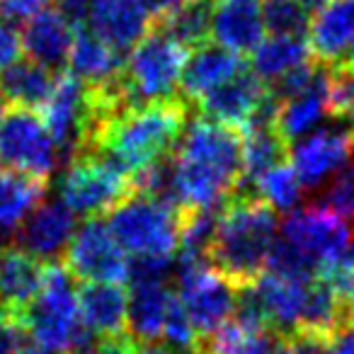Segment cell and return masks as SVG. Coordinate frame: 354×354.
I'll use <instances>...</instances> for the list:
<instances>
[{"instance_id":"7402d4cb","label":"cell","mask_w":354,"mask_h":354,"mask_svg":"<svg viewBox=\"0 0 354 354\" xmlns=\"http://www.w3.org/2000/svg\"><path fill=\"white\" fill-rule=\"evenodd\" d=\"M250 289L255 291L270 328L279 330L281 335L296 333L301 313H304L308 281H296L272 274V272H262L250 284Z\"/></svg>"},{"instance_id":"f35d334b","label":"cell","mask_w":354,"mask_h":354,"mask_svg":"<svg viewBox=\"0 0 354 354\" xmlns=\"http://www.w3.org/2000/svg\"><path fill=\"white\" fill-rule=\"evenodd\" d=\"M328 352V339L315 337L308 333H291L286 335L281 354H325Z\"/></svg>"},{"instance_id":"7c38bea8","label":"cell","mask_w":354,"mask_h":354,"mask_svg":"<svg viewBox=\"0 0 354 354\" xmlns=\"http://www.w3.org/2000/svg\"><path fill=\"white\" fill-rule=\"evenodd\" d=\"M270 100V88L257 78L255 71L243 66L236 75H231L226 83L214 88L212 93H207L194 104H197L199 114H204V117L216 119V122L226 124V127L243 131L248 124L260 117V112L267 107Z\"/></svg>"},{"instance_id":"f546056e","label":"cell","mask_w":354,"mask_h":354,"mask_svg":"<svg viewBox=\"0 0 354 354\" xmlns=\"http://www.w3.org/2000/svg\"><path fill=\"white\" fill-rule=\"evenodd\" d=\"M313 61L310 44L304 37H289V35H272L255 49L252 56V71L265 85H272L286 75L289 71L299 68L304 64Z\"/></svg>"},{"instance_id":"8fae6325","label":"cell","mask_w":354,"mask_h":354,"mask_svg":"<svg viewBox=\"0 0 354 354\" xmlns=\"http://www.w3.org/2000/svg\"><path fill=\"white\" fill-rule=\"evenodd\" d=\"M64 265L80 281H124L129 279V260L124 248L114 238L109 223L100 216L85 218L75 228L64 252Z\"/></svg>"},{"instance_id":"d590c367","label":"cell","mask_w":354,"mask_h":354,"mask_svg":"<svg viewBox=\"0 0 354 354\" xmlns=\"http://www.w3.org/2000/svg\"><path fill=\"white\" fill-rule=\"evenodd\" d=\"M328 114L335 119L354 122V73L342 64L330 66Z\"/></svg>"},{"instance_id":"ee69618b","label":"cell","mask_w":354,"mask_h":354,"mask_svg":"<svg viewBox=\"0 0 354 354\" xmlns=\"http://www.w3.org/2000/svg\"><path fill=\"white\" fill-rule=\"evenodd\" d=\"M183 3L185 0H143L146 10L151 12V17H156L158 22L165 20V17L170 15L177 6H183Z\"/></svg>"},{"instance_id":"f5cc1de1","label":"cell","mask_w":354,"mask_h":354,"mask_svg":"<svg viewBox=\"0 0 354 354\" xmlns=\"http://www.w3.org/2000/svg\"><path fill=\"white\" fill-rule=\"evenodd\" d=\"M88 354H102V352H97V349H95V352H88Z\"/></svg>"},{"instance_id":"cb8c5ba5","label":"cell","mask_w":354,"mask_h":354,"mask_svg":"<svg viewBox=\"0 0 354 354\" xmlns=\"http://www.w3.org/2000/svg\"><path fill=\"white\" fill-rule=\"evenodd\" d=\"M68 71L88 88H107L122 78L124 61L122 54L100 39L95 32L78 30L68 56Z\"/></svg>"},{"instance_id":"e0dca14e","label":"cell","mask_w":354,"mask_h":354,"mask_svg":"<svg viewBox=\"0 0 354 354\" xmlns=\"http://www.w3.org/2000/svg\"><path fill=\"white\" fill-rule=\"evenodd\" d=\"M78 310L83 325L97 339L129 335V294L117 281H83Z\"/></svg>"},{"instance_id":"ffe728a7","label":"cell","mask_w":354,"mask_h":354,"mask_svg":"<svg viewBox=\"0 0 354 354\" xmlns=\"http://www.w3.org/2000/svg\"><path fill=\"white\" fill-rule=\"evenodd\" d=\"M313 59L323 66H337L354 46V0H330L318 8L308 27Z\"/></svg>"},{"instance_id":"5b68a950","label":"cell","mask_w":354,"mask_h":354,"mask_svg":"<svg viewBox=\"0 0 354 354\" xmlns=\"http://www.w3.org/2000/svg\"><path fill=\"white\" fill-rule=\"evenodd\" d=\"M73 279L75 277L59 260L46 262L39 294L35 296V301L27 306L20 318L22 328L39 347L73 352L75 342L83 333L78 291H75Z\"/></svg>"},{"instance_id":"f907efd6","label":"cell","mask_w":354,"mask_h":354,"mask_svg":"<svg viewBox=\"0 0 354 354\" xmlns=\"http://www.w3.org/2000/svg\"><path fill=\"white\" fill-rule=\"evenodd\" d=\"M6 104H8V100H6V95H3V88H0V117L6 112Z\"/></svg>"},{"instance_id":"f1b7e54d","label":"cell","mask_w":354,"mask_h":354,"mask_svg":"<svg viewBox=\"0 0 354 354\" xmlns=\"http://www.w3.org/2000/svg\"><path fill=\"white\" fill-rule=\"evenodd\" d=\"M344 325H347V320H344V304L337 286L328 277L310 279L304 301V313H301L296 333H308L315 335V337L330 339Z\"/></svg>"},{"instance_id":"3957f363","label":"cell","mask_w":354,"mask_h":354,"mask_svg":"<svg viewBox=\"0 0 354 354\" xmlns=\"http://www.w3.org/2000/svg\"><path fill=\"white\" fill-rule=\"evenodd\" d=\"M274 243L277 212L255 189L243 187L218 212L209 262L236 286H248L267 270Z\"/></svg>"},{"instance_id":"4fadbf2b","label":"cell","mask_w":354,"mask_h":354,"mask_svg":"<svg viewBox=\"0 0 354 354\" xmlns=\"http://www.w3.org/2000/svg\"><path fill=\"white\" fill-rule=\"evenodd\" d=\"M291 156V167L306 189H318L354 156L352 133L344 127H320L299 138Z\"/></svg>"},{"instance_id":"484cf974","label":"cell","mask_w":354,"mask_h":354,"mask_svg":"<svg viewBox=\"0 0 354 354\" xmlns=\"http://www.w3.org/2000/svg\"><path fill=\"white\" fill-rule=\"evenodd\" d=\"M175 291L162 281H133L129 291V335L138 342L162 337V325Z\"/></svg>"},{"instance_id":"1f68e13d","label":"cell","mask_w":354,"mask_h":354,"mask_svg":"<svg viewBox=\"0 0 354 354\" xmlns=\"http://www.w3.org/2000/svg\"><path fill=\"white\" fill-rule=\"evenodd\" d=\"M257 194L270 204L274 212H281V214H291L296 212V207L301 204L304 199V185H301L299 175L296 170L291 167V162H281V165L272 167L267 170L265 175L252 185Z\"/></svg>"},{"instance_id":"ac0fdd59","label":"cell","mask_w":354,"mask_h":354,"mask_svg":"<svg viewBox=\"0 0 354 354\" xmlns=\"http://www.w3.org/2000/svg\"><path fill=\"white\" fill-rule=\"evenodd\" d=\"M262 0H214L212 37L233 54H250L265 41Z\"/></svg>"},{"instance_id":"9a60e30c","label":"cell","mask_w":354,"mask_h":354,"mask_svg":"<svg viewBox=\"0 0 354 354\" xmlns=\"http://www.w3.org/2000/svg\"><path fill=\"white\" fill-rule=\"evenodd\" d=\"M73 233L75 214L61 199H54V202H41L22 221L15 233V243L41 262H56L64 257Z\"/></svg>"},{"instance_id":"83f0119b","label":"cell","mask_w":354,"mask_h":354,"mask_svg":"<svg viewBox=\"0 0 354 354\" xmlns=\"http://www.w3.org/2000/svg\"><path fill=\"white\" fill-rule=\"evenodd\" d=\"M56 80H59V75H54V71L27 59L8 66L0 73V88H3V95L12 107L39 112L49 102L51 93L56 88Z\"/></svg>"},{"instance_id":"d4e9b609","label":"cell","mask_w":354,"mask_h":354,"mask_svg":"<svg viewBox=\"0 0 354 354\" xmlns=\"http://www.w3.org/2000/svg\"><path fill=\"white\" fill-rule=\"evenodd\" d=\"M328 83H330V66L310 88H306L304 93L279 102L274 124L289 143L308 136L328 117Z\"/></svg>"},{"instance_id":"52a82bcc","label":"cell","mask_w":354,"mask_h":354,"mask_svg":"<svg viewBox=\"0 0 354 354\" xmlns=\"http://www.w3.org/2000/svg\"><path fill=\"white\" fill-rule=\"evenodd\" d=\"M107 216L124 252L133 257H175L180 248V214L175 209L133 192Z\"/></svg>"},{"instance_id":"b9f144b4","label":"cell","mask_w":354,"mask_h":354,"mask_svg":"<svg viewBox=\"0 0 354 354\" xmlns=\"http://www.w3.org/2000/svg\"><path fill=\"white\" fill-rule=\"evenodd\" d=\"M333 284L337 286L339 296H342L344 320H347V325H352V328H354V272H352V274L344 277V279L333 281Z\"/></svg>"},{"instance_id":"9c48e42d","label":"cell","mask_w":354,"mask_h":354,"mask_svg":"<svg viewBox=\"0 0 354 354\" xmlns=\"http://www.w3.org/2000/svg\"><path fill=\"white\" fill-rule=\"evenodd\" d=\"M281 238L313 260L320 277H328L347 252L352 231L342 216L320 204H310L289 214L281 226Z\"/></svg>"},{"instance_id":"ab89813d","label":"cell","mask_w":354,"mask_h":354,"mask_svg":"<svg viewBox=\"0 0 354 354\" xmlns=\"http://www.w3.org/2000/svg\"><path fill=\"white\" fill-rule=\"evenodd\" d=\"M27 330L15 320L0 318V354H20L27 347Z\"/></svg>"},{"instance_id":"30bf717a","label":"cell","mask_w":354,"mask_h":354,"mask_svg":"<svg viewBox=\"0 0 354 354\" xmlns=\"http://www.w3.org/2000/svg\"><path fill=\"white\" fill-rule=\"evenodd\" d=\"M177 299L183 301L185 310L194 323L199 342L216 333L226 320L236 313L238 289L228 277H223L212 265L192 267V270L177 272Z\"/></svg>"},{"instance_id":"2e32d148","label":"cell","mask_w":354,"mask_h":354,"mask_svg":"<svg viewBox=\"0 0 354 354\" xmlns=\"http://www.w3.org/2000/svg\"><path fill=\"white\" fill-rule=\"evenodd\" d=\"M85 22L119 54L133 49L151 32V12L143 0H90Z\"/></svg>"},{"instance_id":"277c9868","label":"cell","mask_w":354,"mask_h":354,"mask_svg":"<svg viewBox=\"0 0 354 354\" xmlns=\"http://www.w3.org/2000/svg\"><path fill=\"white\" fill-rule=\"evenodd\" d=\"M187 46L167 35L162 27L151 30L136 46L122 71L124 107H143L153 102L183 97L180 78L187 64Z\"/></svg>"},{"instance_id":"5bb4252c","label":"cell","mask_w":354,"mask_h":354,"mask_svg":"<svg viewBox=\"0 0 354 354\" xmlns=\"http://www.w3.org/2000/svg\"><path fill=\"white\" fill-rule=\"evenodd\" d=\"M44 270L46 262L17 243H0V318L20 323L27 306L39 294Z\"/></svg>"},{"instance_id":"7a4b0ae2","label":"cell","mask_w":354,"mask_h":354,"mask_svg":"<svg viewBox=\"0 0 354 354\" xmlns=\"http://www.w3.org/2000/svg\"><path fill=\"white\" fill-rule=\"evenodd\" d=\"M187 122L189 102L183 97L122 109L97 129L88 153H97L136 177L175 151Z\"/></svg>"},{"instance_id":"4316f807","label":"cell","mask_w":354,"mask_h":354,"mask_svg":"<svg viewBox=\"0 0 354 354\" xmlns=\"http://www.w3.org/2000/svg\"><path fill=\"white\" fill-rule=\"evenodd\" d=\"M243 177L245 187L252 189V185L265 175L267 170L281 165L289 160L291 143L281 136L274 122H255L243 129Z\"/></svg>"},{"instance_id":"836d02e7","label":"cell","mask_w":354,"mask_h":354,"mask_svg":"<svg viewBox=\"0 0 354 354\" xmlns=\"http://www.w3.org/2000/svg\"><path fill=\"white\" fill-rule=\"evenodd\" d=\"M318 204L342 216L344 221H354V158L330 177Z\"/></svg>"},{"instance_id":"c3c4849f","label":"cell","mask_w":354,"mask_h":354,"mask_svg":"<svg viewBox=\"0 0 354 354\" xmlns=\"http://www.w3.org/2000/svg\"><path fill=\"white\" fill-rule=\"evenodd\" d=\"M180 354H209V349L204 347L202 342L197 344V347H192V349H187V352H180Z\"/></svg>"},{"instance_id":"bcb514c9","label":"cell","mask_w":354,"mask_h":354,"mask_svg":"<svg viewBox=\"0 0 354 354\" xmlns=\"http://www.w3.org/2000/svg\"><path fill=\"white\" fill-rule=\"evenodd\" d=\"M20 354H66V352H59V349H46V347H39V344H35V347H25Z\"/></svg>"},{"instance_id":"4dcf8cb0","label":"cell","mask_w":354,"mask_h":354,"mask_svg":"<svg viewBox=\"0 0 354 354\" xmlns=\"http://www.w3.org/2000/svg\"><path fill=\"white\" fill-rule=\"evenodd\" d=\"M212 17L214 0H185L165 20L158 22V27H162L187 49H197L207 44V39L212 37Z\"/></svg>"},{"instance_id":"8992f818","label":"cell","mask_w":354,"mask_h":354,"mask_svg":"<svg viewBox=\"0 0 354 354\" xmlns=\"http://www.w3.org/2000/svg\"><path fill=\"white\" fill-rule=\"evenodd\" d=\"M59 199L75 216H102L136 192L133 175L97 153H83L66 162L59 177Z\"/></svg>"},{"instance_id":"44dd1931","label":"cell","mask_w":354,"mask_h":354,"mask_svg":"<svg viewBox=\"0 0 354 354\" xmlns=\"http://www.w3.org/2000/svg\"><path fill=\"white\" fill-rule=\"evenodd\" d=\"M49 189V180L0 167V243H15V233Z\"/></svg>"},{"instance_id":"d6986e66","label":"cell","mask_w":354,"mask_h":354,"mask_svg":"<svg viewBox=\"0 0 354 354\" xmlns=\"http://www.w3.org/2000/svg\"><path fill=\"white\" fill-rule=\"evenodd\" d=\"M22 51L32 61L49 71H59L68 66V56L75 41V25L59 10L44 8L22 27Z\"/></svg>"},{"instance_id":"d6a6232c","label":"cell","mask_w":354,"mask_h":354,"mask_svg":"<svg viewBox=\"0 0 354 354\" xmlns=\"http://www.w3.org/2000/svg\"><path fill=\"white\" fill-rule=\"evenodd\" d=\"M262 10H265L267 32L272 35L304 37L310 27L308 10L299 0H265Z\"/></svg>"},{"instance_id":"7dc6e473","label":"cell","mask_w":354,"mask_h":354,"mask_svg":"<svg viewBox=\"0 0 354 354\" xmlns=\"http://www.w3.org/2000/svg\"><path fill=\"white\" fill-rule=\"evenodd\" d=\"M299 3L306 8V10H318V8H323L325 3H330V0H299Z\"/></svg>"},{"instance_id":"603a6c76","label":"cell","mask_w":354,"mask_h":354,"mask_svg":"<svg viewBox=\"0 0 354 354\" xmlns=\"http://www.w3.org/2000/svg\"><path fill=\"white\" fill-rule=\"evenodd\" d=\"M243 61L238 54L223 49V46L204 44L197 46L192 56H187L183 78H180V95L187 102H199L207 93L226 83L231 75L243 68Z\"/></svg>"},{"instance_id":"74e56055","label":"cell","mask_w":354,"mask_h":354,"mask_svg":"<svg viewBox=\"0 0 354 354\" xmlns=\"http://www.w3.org/2000/svg\"><path fill=\"white\" fill-rule=\"evenodd\" d=\"M46 0H0V20L10 22H27L39 10H44Z\"/></svg>"},{"instance_id":"7bdbcfd3","label":"cell","mask_w":354,"mask_h":354,"mask_svg":"<svg viewBox=\"0 0 354 354\" xmlns=\"http://www.w3.org/2000/svg\"><path fill=\"white\" fill-rule=\"evenodd\" d=\"M54 6L68 17L73 25H80L88 15L90 0H54Z\"/></svg>"},{"instance_id":"60d3db41","label":"cell","mask_w":354,"mask_h":354,"mask_svg":"<svg viewBox=\"0 0 354 354\" xmlns=\"http://www.w3.org/2000/svg\"><path fill=\"white\" fill-rule=\"evenodd\" d=\"M325 354H354V328L344 325L342 330L328 339V352Z\"/></svg>"},{"instance_id":"816d5d0a","label":"cell","mask_w":354,"mask_h":354,"mask_svg":"<svg viewBox=\"0 0 354 354\" xmlns=\"http://www.w3.org/2000/svg\"><path fill=\"white\" fill-rule=\"evenodd\" d=\"M349 133H352V143H354V122H352V127H349Z\"/></svg>"},{"instance_id":"681fc988","label":"cell","mask_w":354,"mask_h":354,"mask_svg":"<svg viewBox=\"0 0 354 354\" xmlns=\"http://www.w3.org/2000/svg\"><path fill=\"white\" fill-rule=\"evenodd\" d=\"M342 66H347V68H349V71H352V73H354V46H352V51H349L347 61H344Z\"/></svg>"},{"instance_id":"6da1fadb","label":"cell","mask_w":354,"mask_h":354,"mask_svg":"<svg viewBox=\"0 0 354 354\" xmlns=\"http://www.w3.org/2000/svg\"><path fill=\"white\" fill-rule=\"evenodd\" d=\"M175 165L183 212L223 207L245 185L243 133L204 114L192 117L175 148Z\"/></svg>"},{"instance_id":"e575fe53","label":"cell","mask_w":354,"mask_h":354,"mask_svg":"<svg viewBox=\"0 0 354 354\" xmlns=\"http://www.w3.org/2000/svg\"><path fill=\"white\" fill-rule=\"evenodd\" d=\"M162 337L177 352H187V349L197 347L199 335L194 330V323L189 318V313L185 310L183 301L177 299V294H172L170 308L165 315V325H162Z\"/></svg>"},{"instance_id":"f6af8a7d","label":"cell","mask_w":354,"mask_h":354,"mask_svg":"<svg viewBox=\"0 0 354 354\" xmlns=\"http://www.w3.org/2000/svg\"><path fill=\"white\" fill-rule=\"evenodd\" d=\"M124 354H172V349L162 347V344L156 342H138V339H131L129 349Z\"/></svg>"},{"instance_id":"ba28073f","label":"cell","mask_w":354,"mask_h":354,"mask_svg":"<svg viewBox=\"0 0 354 354\" xmlns=\"http://www.w3.org/2000/svg\"><path fill=\"white\" fill-rule=\"evenodd\" d=\"M61 151L44 119L32 109L10 107L0 117V167L49 180Z\"/></svg>"},{"instance_id":"8d00e7d4","label":"cell","mask_w":354,"mask_h":354,"mask_svg":"<svg viewBox=\"0 0 354 354\" xmlns=\"http://www.w3.org/2000/svg\"><path fill=\"white\" fill-rule=\"evenodd\" d=\"M22 56V35L15 30V25L0 20V73L8 66L17 64Z\"/></svg>"}]
</instances>
